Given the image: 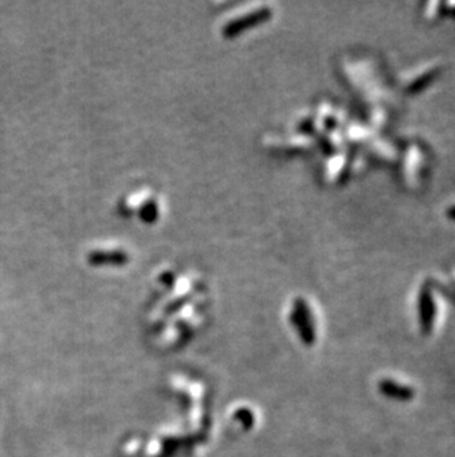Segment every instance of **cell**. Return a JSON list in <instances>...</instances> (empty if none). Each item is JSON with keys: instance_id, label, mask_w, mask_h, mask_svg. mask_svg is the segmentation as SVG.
Returning a JSON list of instances; mask_svg holds the SVG:
<instances>
[{"instance_id": "cell-1", "label": "cell", "mask_w": 455, "mask_h": 457, "mask_svg": "<svg viewBox=\"0 0 455 457\" xmlns=\"http://www.w3.org/2000/svg\"><path fill=\"white\" fill-rule=\"evenodd\" d=\"M292 321H295L296 327L299 328V333L302 336V340L306 345H312L315 340V330L314 324L311 321V315H309V311L302 302L296 304L295 314H292Z\"/></svg>"}, {"instance_id": "cell-2", "label": "cell", "mask_w": 455, "mask_h": 457, "mask_svg": "<svg viewBox=\"0 0 455 457\" xmlns=\"http://www.w3.org/2000/svg\"><path fill=\"white\" fill-rule=\"evenodd\" d=\"M379 391L382 396H384L386 398L402 401V403L411 401L415 397V392L411 386H406V385L398 384V382L390 381V379H383L379 384Z\"/></svg>"}, {"instance_id": "cell-3", "label": "cell", "mask_w": 455, "mask_h": 457, "mask_svg": "<svg viewBox=\"0 0 455 457\" xmlns=\"http://www.w3.org/2000/svg\"><path fill=\"white\" fill-rule=\"evenodd\" d=\"M420 317H421V327L425 330V333H429L432 324H433V317H435V309L432 299L429 295H422L421 297V304H420Z\"/></svg>"}]
</instances>
